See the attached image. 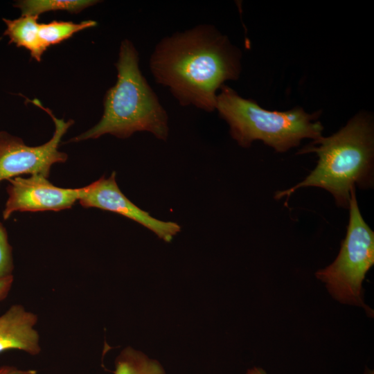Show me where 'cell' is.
<instances>
[{"label": "cell", "mask_w": 374, "mask_h": 374, "mask_svg": "<svg viewBox=\"0 0 374 374\" xmlns=\"http://www.w3.org/2000/svg\"><path fill=\"white\" fill-rule=\"evenodd\" d=\"M305 153L317 155L316 167L297 184L276 192V199L286 197V204L297 190L318 187L329 192L338 206L348 209L353 188L373 186L374 126L367 114H357L337 132L322 136L298 152Z\"/></svg>", "instance_id": "cell-2"}, {"label": "cell", "mask_w": 374, "mask_h": 374, "mask_svg": "<svg viewBox=\"0 0 374 374\" xmlns=\"http://www.w3.org/2000/svg\"><path fill=\"white\" fill-rule=\"evenodd\" d=\"M79 203L84 208H97L127 217L150 230L166 242H171L181 231L177 223L154 218L132 202L120 190L116 180V172H112L108 178L103 176L84 186Z\"/></svg>", "instance_id": "cell-8"}, {"label": "cell", "mask_w": 374, "mask_h": 374, "mask_svg": "<svg viewBox=\"0 0 374 374\" xmlns=\"http://www.w3.org/2000/svg\"><path fill=\"white\" fill-rule=\"evenodd\" d=\"M116 84L103 100V114L92 128L71 139L78 142L109 134L121 139L148 132L160 140L168 137V116L139 67V53L127 39L121 43Z\"/></svg>", "instance_id": "cell-3"}, {"label": "cell", "mask_w": 374, "mask_h": 374, "mask_svg": "<svg viewBox=\"0 0 374 374\" xmlns=\"http://www.w3.org/2000/svg\"><path fill=\"white\" fill-rule=\"evenodd\" d=\"M247 374H267L262 368L253 367L247 371Z\"/></svg>", "instance_id": "cell-17"}, {"label": "cell", "mask_w": 374, "mask_h": 374, "mask_svg": "<svg viewBox=\"0 0 374 374\" xmlns=\"http://www.w3.org/2000/svg\"><path fill=\"white\" fill-rule=\"evenodd\" d=\"M38 16L24 15L15 19L3 20L6 24L4 35L10 39V43H15L17 47H23L30 51L31 57L40 62L44 49L39 38Z\"/></svg>", "instance_id": "cell-10"}, {"label": "cell", "mask_w": 374, "mask_h": 374, "mask_svg": "<svg viewBox=\"0 0 374 374\" xmlns=\"http://www.w3.org/2000/svg\"><path fill=\"white\" fill-rule=\"evenodd\" d=\"M8 181V197L2 214L5 220L16 211H59L70 208L84 191V187L55 186L40 174L31 175L28 178L16 177Z\"/></svg>", "instance_id": "cell-7"}, {"label": "cell", "mask_w": 374, "mask_h": 374, "mask_svg": "<svg viewBox=\"0 0 374 374\" xmlns=\"http://www.w3.org/2000/svg\"><path fill=\"white\" fill-rule=\"evenodd\" d=\"M32 103L51 117L55 127L53 135L44 144L31 147L26 145L19 137L4 131L0 132V183L24 174H40L48 177L54 163H64L68 158L66 153L58 150V145L73 121L65 122L58 119L37 100Z\"/></svg>", "instance_id": "cell-6"}, {"label": "cell", "mask_w": 374, "mask_h": 374, "mask_svg": "<svg viewBox=\"0 0 374 374\" xmlns=\"http://www.w3.org/2000/svg\"><path fill=\"white\" fill-rule=\"evenodd\" d=\"M13 270L12 248L8 242L7 231L0 222V279L13 276Z\"/></svg>", "instance_id": "cell-14"}, {"label": "cell", "mask_w": 374, "mask_h": 374, "mask_svg": "<svg viewBox=\"0 0 374 374\" xmlns=\"http://www.w3.org/2000/svg\"><path fill=\"white\" fill-rule=\"evenodd\" d=\"M37 321V315L22 305H12L0 316V353L18 350L33 356L39 355L42 348L35 328Z\"/></svg>", "instance_id": "cell-9"}, {"label": "cell", "mask_w": 374, "mask_h": 374, "mask_svg": "<svg viewBox=\"0 0 374 374\" xmlns=\"http://www.w3.org/2000/svg\"><path fill=\"white\" fill-rule=\"evenodd\" d=\"M98 2L93 0H24L17 1L14 6L20 8L22 16H39L44 12L55 10L78 14Z\"/></svg>", "instance_id": "cell-12"}, {"label": "cell", "mask_w": 374, "mask_h": 374, "mask_svg": "<svg viewBox=\"0 0 374 374\" xmlns=\"http://www.w3.org/2000/svg\"><path fill=\"white\" fill-rule=\"evenodd\" d=\"M13 281V276L0 279V301L4 300L8 296Z\"/></svg>", "instance_id": "cell-15"}, {"label": "cell", "mask_w": 374, "mask_h": 374, "mask_svg": "<svg viewBox=\"0 0 374 374\" xmlns=\"http://www.w3.org/2000/svg\"><path fill=\"white\" fill-rule=\"evenodd\" d=\"M96 25V21L93 20L82 21L80 23L52 21L47 24H39V38L46 51L51 45L59 44L73 34Z\"/></svg>", "instance_id": "cell-13"}, {"label": "cell", "mask_w": 374, "mask_h": 374, "mask_svg": "<svg viewBox=\"0 0 374 374\" xmlns=\"http://www.w3.org/2000/svg\"><path fill=\"white\" fill-rule=\"evenodd\" d=\"M215 110L229 125L231 137L242 148H249L259 140L282 153L305 139L315 141L322 136L323 127L317 120L320 112L309 114L301 107L269 111L226 84L217 93Z\"/></svg>", "instance_id": "cell-4"}, {"label": "cell", "mask_w": 374, "mask_h": 374, "mask_svg": "<svg viewBox=\"0 0 374 374\" xmlns=\"http://www.w3.org/2000/svg\"><path fill=\"white\" fill-rule=\"evenodd\" d=\"M242 53L215 26L196 25L161 38L149 59L155 82L183 107L215 110L225 82L238 80Z\"/></svg>", "instance_id": "cell-1"}, {"label": "cell", "mask_w": 374, "mask_h": 374, "mask_svg": "<svg viewBox=\"0 0 374 374\" xmlns=\"http://www.w3.org/2000/svg\"><path fill=\"white\" fill-rule=\"evenodd\" d=\"M114 374H166L161 365L131 347L124 348L115 360Z\"/></svg>", "instance_id": "cell-11"}, {"label": "cell", "mask_w": 374, "mask_h": 374, "mask_svg": "<svg viewBox=\"0 0 374 374\" xmlns=\"http://www.w3.org/2000/svg\"><path fill=\"white\" fill-rule=\"evenodd\" d=\"M0 374H37L35 369H19L14 366L3 365L0 366Z\"/></svg>", "instance_id": "cell-16"}, {"label": "cell", "mask_w": 374, "mask_h": 374, "mask_svg": "<svg viewBox=\"0 0 374 374\" xmlns=\"http://www.w3.org/2000/svg\"><path fill=\"white\" fill-rule=\"evenodd\" d=\"M346 235L335 260L315 273L326 284L333 299L344 304L362 307L373 317V311L363 300L362 283L374 265V232L360 212L355 188L350 191Z\"/></svg>", "instance_id": "cell-5"}]
</instances>
